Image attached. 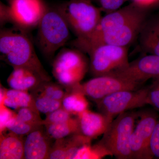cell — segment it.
Segmentation results:
<instances>
[{
	"label": "cell",
	"mask_w": 159,
	"mask_h": 159,
	"mask_svg": "<svg viewBox=\"0 0 159 159\" xmlns=\"http://www.w3.org/2000/svg\"><path fill=\"white\" fill-rule=\"evenodd\" d=\"M9 7L11 24L29 32L37 27L48 6L43 0H11Z\"/></svg>",
	"instance_id": "30bf717a"
},
{
	"label": "cell",
	"mask_w": 159,
	"mask_h": 159,
	"mask_svg": "<svg viewBox=\"0 0 159 159\" xmlns=\"http://www.w3.org/2000/svg\"><path fill=\"white\" fill-rule=\"evenodd\" d=\"M0 14L1 27H3L7 23H12L9 6H6L2 2H0Z\"/></svg>",
	"instance_id": "4dcf8cb0"
},
{
	"label": "cell",
	"mask_w": 159,
	"mask_h": 159,
	"mask_svg": "<svg viewBox=\"0 0 159 159\" xmlns=\"http://www.w3.org/2000/svg\"><path fill=\"white\" fill-rule=\"evenodd\" d=\"M72 115L62 107L46 115L44 125L65 122L72 118Z\"/></svg>",
	"instance_id": "484cf974"
},
{
	"label": "cell",
	"mask_w": 159,
	"mask_h": 159,
	"mask_svg": "<svg viewBox=\"0 0 159 159\" xmlns=\"http://www.w3.org/2000/svg\"><path fill=\"white\" fill-rule=\"evenodd\" d=\"M89 69L94 77L110 75L128 65V48L114 45H100L92 49Z\"/></svg>",
	"instance_id": "8992f818"
},
{
	"label": "cell",
	"mask_w": 159,
	"mask_h": 159,
	"mask_svg": "<svg viewBox=\"0 0 159 159\" xmlns=\"http://www.w3.org/2000/svg\"><path fill=\"white\" fill-rule=\"evenodd\" d=\"M139 116V112L127 111L119 114L110 123L96 145L105 155H111L118 159H132L130 137Z\"/></svg>",
	"instance_id": "3957f363"
},
{
	"label": "cell",
	"mask_w": 159,
	"mask_h": 159,
	"mask_svg": "<svg viewBox=\"0 0 159 159\" xmlns=\"http://www.w3.org/2000/svg\"><path fill=\"white\" fill-rule=\"evenodd\" d=\"M36 43L43 55L51 60L70 38V29L57 6L48 7L37 26Z\"/></svg>",
	"instance_id": "7a4b0ae2"
},
{
	"label": "cell",
	"mask_w": 159,
	"mask_h": 159,
	"mask_svg": "<svg viewBox=\"0 0 159 159\" xmlns=\"http://www.w3.org/2000/svg\"><path fill=\"white\" fill-rule=\"evenodd\" d=\"M8 107L16 111L20 108L28 107L38 111L35 105L34 98L28 91L10 89H6L3 103Z\"/></svg>",
	"instance_id": "d6986e66"
},
{
	"label": "cell",
	"mask_w": 159,
	"mask_h": 159,
	"mask_svg": "<svg viewBox=\"0 0 159 159\" xmlns=\"http://www.w3.org/2000/svg\"><path fill=\"white\" fill-rule=\"evenodd\" d=\"M92 139L80 134H74L55 140L52 145L49 159H74L77 151L86 145H90Z\"/></svg>",
	"instance_id": "9a60e30c"
},
{
	"label": "cell",
	"mask_w": 159,
	"mask_h": 159,
	"mask_svg": "<svg viewBox=\"0 0 159 159\" xmlns=\"http://www.w3.org/2000/svg\"><path fill=\"white\" fill-rule=\"evenodd\" d=\"M9 131L8 133H1L0 159H25L23 136Z\"/></svg>",
	"instance_id": "ac0fdd59"
},
{
	"label": "cell",
	"mask_w": 159,
	"mask_h": 159,
	"mask_svg": "<svg viewBox=\"0 0 159 159\" xmlns=\"http://www.w3.org/2000/svg\"><path fill=\"white\" fill-rule=\"evenodd\" d=\"M128 0H98V2L102 11L107 13L116 11Z\"/></svg>",
	"instance_id": "83f0119b"
},
{
	"label": "cell",
	"mask_w": 159,
	"mask_h": 159,
	"mask_svg": "<svg viewBox=\"0 0 159 159\" xmlns=\"http://www.w3.org/2000/svg\"><path fill=\"white\" fill-rule=\"evenodd\" d=\"M7 1H8V2H10V1H11V0H7Z\"/></svg>",
	"instance_id": "e575fe53"
},
{
	"label": "cell",
	"mask_w": 159,
	"mask_h": 159,
	"mask_svg": "<svg viewBox=\"0 0 159 159\" xmlns=\"http://www.w3.org/2000/svg\"><path fill=\"white\" fill-rule=\"evenodd\" d=\"M76 39L89 37L102 18V9L88 0H70L57 6Z\"/></svg>",
	"instance_id": "277c9868"
},
{
	"label": "cell",
	"mask_w": 159,
	"mask_h": 159,
	"mask_svg": "<svg viewBox=\"0 0 159 159\" xmlns=\"http://www.w3.org/2000/svg\"><path fill=\"white\" fill-rule=\"evenodd\" d=\"M81 134L91 139L103 134L112 119L101 113L86 110L77 116Z\"/></svg>",
	"instance_id": "5bb4252c"
},
{
	"label": "cell",
	"mask_w": 159,
	"mask_h": 159,
	"mask_svg": "<svg viewBox=\"0 0 159 159\" xmlns=\"http://www.w3.org/2000/svg\"><path fill=\"white\" fill-rule=\"evenodd\" d=\"M39 111L47 114L62 107L61 101L43 97H33Z\"/></svg>",
	"instance_id": "603a6c76"
},
{
	"label": "cell",
	"mask_w": 159,
	"mask_h": 159,
	"mask_svg": "<svg viewBox=\"0 0 159 159\" xmlns=\"http://www.w3.org/2000/svg\"><path fill=\"white\" fill-rule=\"evenodd\" d=\"M148 87L115 92L96 102L99 112L113 120L119 114L147 103Z\"/></svg>",
	"instance_id": "52a82bcc"
},
{
	"label": "cell",
	"mask_w": 159,
	"mask_h": 159,
	"mask_svg": "<svg viewBox=\"0 0 159 159\" xmlns=\"http://www.w3.org/2000/svg\"><path fill=\"white\" fill-rule=\"evenodd\" d=\"M25 139V159H49L53 139L49 136L44 125H41L27 135Z\"/></svg>",
	"instance_id": "4fadbf2b"
},
{
	"label": "cell",
	"mask_w": 159,
	"mask_h": 159,
	"mask_svg": "<svg viewBox=\"0 0 159 159\" xmlns=\"http://www.w3.org/2000/svg\"><path fill=\"white\" fill-rule=\"evenodd\" d=\"M16 117L23 122L34 126L44 125V120L41 118L39 112L31 108L24 107L19 109L17 110Z\"/></svg>",
	"instance_id": "cb8c5ba5"
},
{
	"label": "cell",
	"mask_w": 159,
	"mask_h": 159,
	"mask_svg": "<svg viewBox=\"0 0 159 159\" xmlns=\"http://www.w3.org/2000/svg\"><path fill=\"white\" fill-rule=\"evenodd\" d=\"M44 126L49 136L55 140L62 139L74 134H80L77 117H72L64 122L47 124Z\"/></svg>",
	"instance_id": "ffe728a7"
},
{
	"label": "cell",
	"mask_w": 159,
	"mask_h": 159,
	"mask_svg": "<svg viewBox=\"0 0 159 159\" xmlns=\"http://www.w3.org/2000/svg\"><path fill=\"white\" fill-rule=\"evenodd\" d=\"M147 103L159 111V89L153 84L148 87Z\"/></svg>",
	"instance_id": "f546056e"
},
{
	"label": "cell",
	"mask_w": 159,
	"mask_h": 159,
	"mask_svg": "<svg viewBox=\"0 0 159 159\" xmlns=\"http://www.w3.org/2000/svg\"><path fill=\"white\" fill-rule=\"evenodd\" d=\"M141 84L123 78L108 75L94 77L83 84H78L66 91L80 92L95 102L118 91L135 90Z\"/></svg>",
	"instance_id": "ba28073f"
},
{
	"label": "cell",
	"mask_w": 159,
	"mask_h": 159,
	"mask_svg": "<svg viewBox=\"0 0 159 159\" xmlns=\"http://www.w3.org/2000/svg\"><path fill=\"white\" fill-rule=\"evenodd\" d=\"M140 119L131 135L130 148L132 158L152 159L149 145L152 135L158 118L151 111L139 113Z\"/></svg>",
	"instance_id": "9c48e42d"
},
{
	"label": "cell",
	"mask_w": 159,
	"mask_h": 159,
	"mask_svg": "<svg viewBox=\"0 0 159 159\" xmlns=\"http://www.w3.org/2000/svg\"><path fill=\"white\" fill-rule=\"evenodd\" d=\"M148 9L140 7L132 2L123 8L102 16L97 29L89 37L75 40L82 41L94 39L104 33L118 29L141 16L148 14Z\"/></svg>",
	"instance_id": "7c38bea8"
},
{
	"label": "cell",
	"mask_w": 159,
	"mask_h": 159,
	"mask_svg": "<svg viewBox=\"0 0 159 159\" xmlns=\"http://www.w3.org/2000/svg\"><path fill=\"white\" fill-rule=\"evenodd\" d=\"M138 38L141 51L159 56V16L147 18Z\"/></svg>",
	"instance_id": "e0dca14e"
},
{
	"label": "cell",
	"mask_w": 159,
	"mask_h": 159,
	"mask_svg": "<svg viewBox=\"0 0 159 159\" xmlns=\"http://www.w3.org/2000/svg\"><path fill=\"white\" fill-rule=\"evenodd\" d=\"M149 149L152 158L159 159V119L151 138Z\"/></svg>",
	"instance_id": "4316f807"
},
{
	"label": "cell",
	"mask_w": 159,
	"mask_h": 159,
	"mask_svg": "<svg viewBox=\"0 0 159 159\" xmlns=\"http://www.w3.org/2000/svg\"><path fill=\"white\" fill-rule=\"evenodd\" d=\"M88 1H90V2H98V0H88Z\"/></svg>",
	"instance_id": "836d02e7"
},
{
	"label": "cell",
	"mask_w": 159,
	"mask_h": 159,
	"mask_svg": "<svg viewBox=\"0 0 159 159\" xmlns=\"http://www.w3.org/2000/svg\"><path fill=\"white\" fill-rule=\"evenodd\" d=\"M110 75L142 84L151 78L159 77V56L152 54L144 55Z\"/></svg>",
	"instance_id": "8fae6325"
},
{
	"label": "cell",
	"mask_w": 159,
	"mask_h": 159,
	"mask_svg": "<svg viewBox=\"0 0 159 159\" xmlns=\"http://www.w3.org/2000/svg\"><path fill=\"white\" fill-rule=\"evenodd\" d=\"M86 96L77 91H66L61 103L62 107L71 115L77 116L88 109L89 102Z\"/></svg>",
	"instance_id": "44dd1931"
},
{
	"label": "cell",
	"mask_w": 159,
	"mask_h": 159,
	"mask_svg": "<svg viewBox=\"0 0 159 159\" xmlns=\"http://www.w3.org/2000/svg\"><path fill=\"white\" fill-rule=\"evenodd\" d=\"M44 81L50 80H47L36 71L23 67L13 68L7 79L11 89L28 92L33 90Z\"/></svg>",
	"instance_id": "2e32d148"
},
{
	"label": "cell",
	"mask_w": 159,
	"mask_h": 159,
	"mask_svg": "<svg viewBox=\"0 0 159 159\" xmlns=\"http://www.w3.org/2000/svg\"><path fill=\"white\" fill-rule=\"evenodd\" d=\"M60 84L50 81H44L30 92L33 97H43L62 101L66 91Z\"/></svg>",
	"instance_id": "7402d4cb"
},
{
	"label": "cell",
	"mask_w": 159,
	"mask_h": 159,
	"mask_svg": "<svg viewBox=\"0 0 159 159\" xmlns=\"http://www.w3.org/2000/svg\"><path fill=\"white\" fill-rule=\"evenodd\" d=\"M38 126H34L23 122L16 117V114L8 122L6 128V130L8 129L16 134L24 136L28 135Z\"/></svg>",
	"instance_id": "d4e9b609"
},
{
	"label": "cell",
	"mask_w": 159,
	"mask_h": 159,
	"mask_svg": "<svg viewBox=\"0 0 159 159\" xmlns=\"http://www.w3.org/2000/svg\"><path fill=\"white\" fill-rule=\"evenodd\" d=\"M89 68L84 52L75 48H63L53 60L52 74L66 91L80 83Z\"/></svg>",
	"instance_id": "5b68a950"
},
{
	"label": "cell",
	"mask_w": 159,
	"mask_h": 159,
	"mask_svg": "<svg viewBox=\"0 0 159 159\" xmlns=\"http://www.w3.org/2000/svg\"><path fill=\"white\" fill-rule=\"evenodd\" d=\"M7 107L4 104L0 105L1 111V126L0 131L1 133L6 130V125L8 122L16 115V113L13 112L7 108Z\"/></svg>",
	"instance_id": "f1b7e54d"
},
{
	"label": "cell",
	"mask_w": 159,
	"mask_h": 159,
	"mask_svg": "<svg viewBox=\"0 0 159 159\" xmlns=\"http://www.w3.org/2000/svg\"><path fill=\"white\" fill-rule=\"evenodd\" d=\"M29 31L13 26L0 31L1 58L12 68H27L36 71L47 80L49 76L38 57Z\"/></svg>",
	"instance_id": "6da1fadb"
},
{
	"label": "cell",
	"mask_w": 159,
	"mask_h": 159,
	"mask_svg": "<svg viewBox=\"0 0 159 159\" xmlns=\"http://www.w3.org/2000/svg\"><path fill=\"white\" fill-rule=\"evenodd\" d=\"M152 84L159 89V77L155 79L154 81Z\"/></svg>",
	"instance_id": "d6a6232c"
},
{
	"label": "cell",
	"mask_w": 159,
	"mask_h": 159,
	"mask_svg": "<svg viewBox=\"0 0 159 159\" xmlns=\"http://www.w3.org/2000/svg\"><path fill=\"white\" fill-rule=\"evenodd\" d=\"M132 1L140 7L147 9L159 3V0H132Z\"/></svg>",
	"instance_id": "1f68e13d"
}]
</instances>
